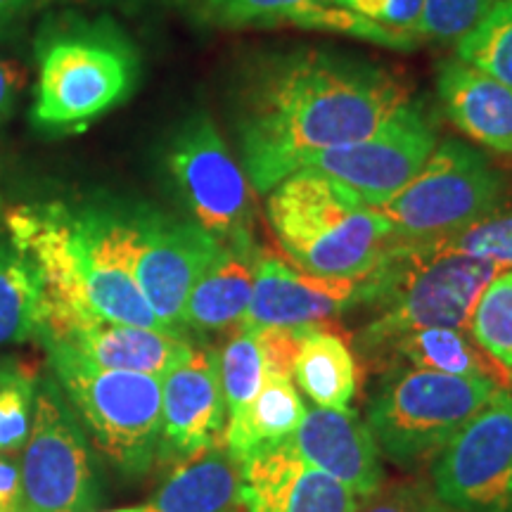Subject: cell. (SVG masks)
Returning <instances> with one entry per match:
<instances>
[{
	"label": "cell",
	"instance_id": "obj_1",
	"mask_svg": "<svg viewBox=\"0 0 512 512\" xmlns=\"http://www.w3.org/2000/svg\"><path fill=\"white\" fill-rule=\"evenodd\" d=\"M408 98L387 67L337 50L249 57L230 105L240 166L256 192H271L318 152L370 136Z\"/></svg>",
	"mask_w": 512,
	"mask_h": 512
},
{
	"label": "cell",
	"instance_id": "obj_28",
	"mask_svg": "<svg viewBox=\"0 0 512 512\" xmlns=\"http://www.w3.org/2000/svg\"><path fill=\"white\" fill-rule=\"evenodd\" d=\"M38 368L15 356L0 358V453L27 444L36 408Z\"/></svg>",
	"mask_w": 512,
	"mask_h": 512
},
{
	"label": "cell",
	"instance_id": "obj_9",
	"mask_svg": "<svg viewBox=\"0 0 512 512\" xmlns=\"http://www.w3.org/2000/svg\"><path fill=\"white\" fill-rule=\"evenodd\" d=\"M505 178L484 152L446 138L434 147L420 174L380 211L394 242L427 245L458 235L503 207Z\"/></svg>",
	"mask_w": 512,
	"mask_h": 512
},
{
	"label": "cell",
	"instance_id": "obj_2",
	"mask_svg": "<svg viewBox=\"0 0 512 512\" xmlns=\"http://www.w3.org/2000/svg\"><path fill=\"white\" fill-rule=\"evenodd\" d=\"M12 245L29 256L46 290V316L98 318L162 330L128 273L107 202L29 204L5 214Z\"/></svg>",
	"mask_w": 512,
	"mask_h": 512
},
{
	"label": "cell",
	"instance_id": "obj_6",
	"mask_svg": "<svg viewBox=\"0 0 512 512\" xmlns=\"http://www.w3.org/2000/svg\"><path fill=\"white\" fill-rule=\"evenodd\" d=\"M498 387L494 382L394 366L368 403V422L380 451L392 463L415 467L444 446L479 413Z\"/></svg>",
	"mask_w": 512,
	"mask_h": 512
},
{
	"label": "cell",
	"instance_id": "obj_17",
	"mask_svg": "<svg viewBox=\"0 0 512 512\" xmlns=\"http://www.w3.org/2000/svg\"><path fill=\"white\" fill-rule=\"evenodd\" d=\"M356 498L304 463L290 441L259 448L242 463V512H356Z\"/></svg>",
	"mask_w": 512,
	"mask_h": 512
},
{
	"label": "cell",
	"instance_id": "obj_10",
	"mask_svg": "<svg viewBox=\"0 0 512 512\" xmlns=\"http://www.w3.org/2000/svg\"><path fill=\"white\" fill-rule=\"evenodd\" d=\"M117 245L147 306L171 335H185V304L221 242L192 221H178L140 204L110 202Z\"/></svg>",
	"mask_w": 512,
	"mask_h": 512
},
{
	"label": "cell",
	"instance_id": "obj_19",
	"mask_svg": "<svg viewBox=\"0 0 512 512\" xmlns=\"http://www.w3.org/2000/svg\"><path fill=\"white\" fill-rule=\"evenodd\" d=\"M437 95L446 119L463 136L512 157V88L448 57L437 67Z\"/></svg>",
	"mask_w": 512,
	"mask_h": 512
},
{
	"label": "cell",
	"instance_id": "obj_34",
	"mask_svg": "<svg viewBox=\"0 0 512 512\" xmlns=\"http://www.w3.org/2000/svg\"><path fill=\"white\" fill-rule=\"evenodd\" d=\"M330 3L356 12V15L370 19V22L382 24V27L392 29L396 34L420 41L418 22L422 0H330Z\"/></svg>",
	"mask_w": 512,
	"mask_h": 512
},
{
	"label": "cell",
	"instance_id": "obj_27",
	"mask_svg": "<svg viewBox=\"0 0 512 512\" xmlns=\"http://www.w3.org/2000/svg\"><path fill=\"white\" fill-rule=\"evenodd\" d=\"M456 57L512 88V0H496L456 43Z\"/></svg>",
	"mask_w": 512,
	"mask_h": 512
},
{
	"label": "cell",
	"instance_id": "obj_30",
	"mask_svg": "<svg viewBox=\"0 0 512 512\" xmlns=\"http://www.w3.org/2000/svg\"><path fill=\"white\" fill-rule=\"evenodd\" d=\"M330 0H200L202 15L216 27H292L304 10Z\"/></svg>",
	"mask_w": 512,
	"mask_h": 512
},
{
	"label": "cell",
	"instance_id": "obj_41",
	"mask_svg": "<svg viewBox=\"0 0 512 512\" xmlns=\"http://www.w3.org/2000/svg\"><path fill=\"white\" fill-rule=\"evenodd\" d=\"M505 512H512V505H510V508H508V510H505Z\"/></svg>",
	"mask_w": 512,
	"mask_h": 512
},
{
	"label": "cell",
	"instance_id": "obj_37",
	"mask_svg": "<svg viewBox=\"0 0 512 512\" xmlns=\"http://www.w3.org/2000/svg\"><path fill=\"white\" fill-rule=\"evenodd\" d=\"M0 512H19V470L8 458H0Z\"/></svg>",
	"mask_w": 512,
	"mask_h": 512
},
{
	"label": "cell",
	"instance_id": "obj_18",
	"mask_svg": "<svg viewBox=\"0 0 512 512\" xmlns=\"http://www.w3.org/2000/svg\"><path fill=\"white\" fill-rule=\"evenodd\" d=\"M304 463L325 472L356 496H370L382 484L380 446L354 411L311 408L290 439Z\"/></svg>",
	"mask_w": 512,
	"mask_h": 512
},
{
	"label": "cell",
	"instance_id": "obj_8",
	"mask_svg": "<svg viewBox=\"0 0 512 512\" xmlns=\"http://www.w3.org/2000/svg\"><path fill=\"white\" fill-rule=\"evenodd\" d=\"M159 152L192 223L221 245L256 252L252 183L211 114L204 110L185 114Z\"/></svg>",
	"mask_w": 512,
	"mask_h": 512
},
{
	"label": "cell",
	"instance_id": "obj_4",
	"mask_svg": "<svg viewBox=\"0 0 512 512\" xmlns=\"http://www.w3.org/2000/svg\"><path fill=\"white\" fill-rule=\"evenodd\" d=\"M266 214L292 264L320 278H363L394 240L380 209L313 169L294 171L275 185Z\"/></svg>",
	"mask_w": 512,
	"mask_h": 512
},
{
	"label": "cell",
	"instance_id": "obj_38",
	"mask_svg": "<svg viewBox=\"0 0 512 512\" xmlns=\"http://www.w3.org/2000/svg\"><path fill=\"white\" fill-rule=\"evenodd\" d=\"M48 3H57V0H0V29L19 22L38 8H46Z\"/></svg>",
	"mask_w": 512,
	"mask_h": 512
},
{
	"label": "cell",
	"instance_id": "obj_15",
	"mask_svg": "<svg viewBox=\"0 0 512 512\" xmlns=\"http://www.w3.org/2000/svg\"><path fill=\"white\" fill-rule=\"evenodd\" d=\"M361 278H320L271 252L254 261V287L242 328H306L354 309Z\"/></svg>",
	"mask_w": 512,
	"mask_h": 512
},
{
	"label": "cell",
	"instance_id": "obj_26",
	"mask_svg": "<svg viewBox=\"0 0 512 512\" xmlns=\"http://www.w3.org/2000/svg\"><path fill=\"white\" fill-rule=\"evenodd\" d=\"M304 415V401L299 399L292 377L264 373V382L247 415V437L252 453L290 439L302 425Z\"/></svg>",
	"mask_w": 512,
	"mask_h": 512
},
{
	"label": "cell",
	"instance_id": "obj_23",
	"mask_svg": "<svg viewBox=\"0 0 512 512\" xmlns=\"http://www.w3.org/2000/svg\"><path fill=\"white\" fill-rule=\"evenodd\" d=\"M406 361L411 368L437 370V373L472 377V380L494 382L503 389H512L510 377L477 347L475 339L465 335V330L453 328H427L403 335L392 344L382 361L384 370Z\"/></svg>",
	"mask_w": 512,
	"mask_h": 512
},
{
	"label": "cell",
	"instance_id": "obj_25",
	"mask_svg": "<svg viewBox=\"0 0 512 512\" xmlns=\"http://www.w3.org/2000/svg\"><path fill=\"white\" fill-rule=\"evenodd\" d=\"M46 318L41 275L12 240H0V347L38 337Z\"/></svg>",
	"mask_w": 512,
	"mask_h": 512
},
{
	"label": "cell",
	"instance_id": "obj_12",
	"mask_svg": "<svg viewBox=\"0 0 512 512\" xmlns=\"http://www.w3.org/2000/svg\"><path fill=\"white\" fill-rule=\"evenodd\" d=\"M432 491L456 512H505L512 505V389L496 394L444 446Z\"/></svg>",
	"mask_w": 512,
	"mask_h": 512
},
{
	"label": "cell",
	"instance_id": "obj_35",
	"mask_svg": "<svg viewBox=\"0 0 512 512\" xmlns=\"http://www.w3.org/2000/svg\"><path fill=\"white\" fill-rule=\"evenodd\" d=\"M252 332L259 344L264 373L294 377V358L302 342V328H254Z\"/></svg>",
	"mask_w": 512,
	"mask_h": 512
},
{
	"label": "cell",
	"instance_id": "obj_21",
	"mask_svg": "<svg viewBox=\"0 0 512 512\" xmlns=\"http://www.w3.org/2000/svg\"><path fill=\"white\" fill-rule=\"evenodd\" d=\"M256 252L221 247L185 304V330L226 332L245 325L254 287Z\"/></svg>",
	"mask_w": 512,
	"mask_h": 512
},
{
	"label": "cell",
	"instance_id": "obj_40",
	"mask_svg": "<svg viewBox=\"0 0 512 512\" xmlns=\"http://www.w3.org/2000/svg\"><path fill=\"white\" fill-rule=\"evenodd\" d=\"M441 512H456V510H451V508H446V505H444V510H441Z\"/></svg>",
	"mask_w": 512,
	"mask_h": 512
},
{
	"label": "cell",
	"instance_id": "obj_5",
	"mask_svg": "<svg viewBox=\"0 0 512 512\" xmlns=\"http://www.w3.org/2000/svg\"><path fill=\"white\" fill-rule=\"evenodd\" d=\"M38 83L31 119L74 128L124 102L138 83V53L110 24H62L36 41Z\"/></svg>",
	"mask_w": 512,
	"mask_h": 512
},
{
	"label": "cell",
	"instance_id": "obj_16",
	"mask_svg": "<svg viewBox=\"0 0 512 512\" xmlns=\"http://www.w3.org/2000/svg\"><path fill=\"white\" fill-rule=\"evenodd\" d=\"M36 339L60 342L100 368L155 375L159 380L188 361L195 349L188 337L171 332L53 313L43 318V328Z\"/></svg>",
	"mask_w": 512,
	"mask_h": 512
},
{
	"label": "cell",
	"instance_id": "obj_33",
	"mask_svg": "<svg viewBox=\"0 0 512 512\" xmlns=\"http://www.w3.org/2000/svg\"><path fill=\"white\" fill-rule=\"evenodd\" d=\"M444 503L434 496L432 484L420 477L382 482L366 496L356 512H441Z\"/></svg>",
	"mask_w": 512,
	"mask_h": 512
},
{
	"label": "cell",
	"instance_id": "obj_36",
	"mask_svg": "<svg viewBox=\"0 0 512 512\" xmlns=\"http://www.w3.org/2000/svg\"><path fill=\"white\" fill-rule=\"evenodd\" d=\"M29 83V72L22 62L0 55V124L15 112L17 100L22 98Z\"/></svg>",
	"mask_w": 512,
	"mask_h": 512
},
{
	"label": "cell",
	"instance_id": "obj_39",
	"mask_svg": "<svg viewBox=\"0 0 512 512\" xmlns=\"http://www.w3.org/2000/svg\"><path fill=\"white\" fill-rule=\"evenodd\" d=\"M110 512H143V508H121V510H110Z\"/></svg>",
	"mask_w": 512,
	"mask_h": 512
},
{
	"label": "cell",
	"instance_id": "obj_29",
	"mask_svg": "<svg viewBox=\"0 0 512 512\" xmlns=\"http://www.w3.org/2000/svg\"><path fill=\"white\" fill-rule=\"evenodd\" d=\"M470 335L512 382V271L498 273L479 297Z\"/></svg>",
	"mask_w": 512,
	"mask_h": 512
},
{
	"label": "cell",
	"instance_id": "obj_11",
	"mask_svg": "<svg viewBox=\"0 0 512 512\" xmlns=\"http://www.w3.org/2000/svg\"><path fill=\"white\" fill-rule=\"evenodd\" d=\"M437 145V126L425 102L408 98L370 136L318 152L304 169L330 176L380 209L420 174Z\"/></svg>",
	"mask_w": 512,
	"mask_h": 512
},
{
	"label": "cell",
	"instance_id": "obj_24",
	"mask_svg": "<svg viewBox=\"0 0 512 512\" xmlns=\"http://www.w3.org/2000/svg\"><path fill=\"white\" fill-rule=\"evenodd\" d=\"M264 382V363L254 332L240 328L221 351V387L226 401L223 444L240 463L252 453L247 437V415Z\"/></svg>",
	"mask_w": 512,
	"mask_h": 512
},
{
	"label": "cell",
	"instance_id": "obj_20",
	"mask_svg": "<svg viewBox=\"0 0 512 512\" xmlns=\"http://www.w3.org/2000/svg\"><path fill=\"white\" fill-rule=\"evenodd\" d=\"M242 463L216 444L174 463L143 512H240Z\"/></svg>",
	"mask_w": 512,
	"mask_h": 512
},
{
	"label": "cell",
	"instance_id": "obj_7",
	"mask_svg": "<svg viewBox=\"0 0 512 512\" xmlns=\"http://www.w3.org/2000/svg\"><path fill=\"white\" fill-rule=\"evenodd\" d=\"M41 344L100 451L128 475H145L162 434V380L100 368L53 339Z\"/></svg>",
	"mask_w": 512,
	"mask_h": 512
},
{
	"label": "cell",
	"instance_id": "obj_22",
	"mask_svg": "<svg viewBox=\"0 0 512 512\" xmlns=\"http://www.w3.org/2000/svg\"><path fill=\"white\" fill-rule=\"evenodd\" d=\"M294 380L316 408L347 411L358 380L356 356L347 335L332 323L302 328Z\"/></svg>",
	"mask_w": 512,
	"mask_h": 512
},
{
	"label": "cell",
	"instance_id": "obj_13",
	"mask_svg": "<svg viewBox=\"0 0 512 512\" xmlns=\"http://www.w3.org/2000/svg\"><path fill=\"white\" fill-rule=\"evenodd\" d=\"M91 456L81 430L50 384L36 394L19 470V512H88L95 505Z\"/></svg>",
	"mask_w": 512,
	"mask_h": 512
},
{
	"label": "cell",
	"instance_id": "obj_3",
	"mask_svg": "<svg viewBox=\"0 0 512 512\" xmlns=\"http://www.w3.org/2000/svg\"><path fill=\"white\" fill-rule=\"evenodd\" d=\"M503 273L494 261L475 259L427 242H394L358 285L356 306L373 318L356 332L354 349L363 370H382L396 339L427 328H470L486 285Z\"/></svg>",
	"mask_w": 512,
	"mask_h": 512
},
{
	"label": "cell",
	"instance_id": "obj_14",
	"mask_svg": "<svg viewBox=\"0 0 512 512\" xmlns=\"http://www.w3.org/2000/svg\"><path fill=\"white\" fill-rule=\"evenodd\" d=\"M226 434V401L221 387V354L192 349L190 358L162 380V434L157 458L178 463Z\"/></svg>",
	"mask_w": 512,
	"mask_h": 512
},
{
	"label": "cell",
	"instance_id": "obj_32",
	"mask_svg": "<svg viewBox=\"0 0 512 512\" xmlns=\"http://www.w3.org/2000/svg\"><path fill=\"white\" fill-rule=\"evenodd\" d=\"M494 3L496 0H422L420 41L458 43Z\"/></svg>",
	"mask_w": 512,
	"mask_h": 512
},
{
	"label": "cell",
	"instance_id": "obj_31",
	"mask_svg": "<svg viewBox=\"0 0 512 512\" xmlns=\"http://www.w3.org/2000/svg\"><path fill=\"white\" fill-rule=\"evenodd\" d=\"M437 245L475 259L494 261L503 271H512V207H501L463 233L439 240Z\"/></svg>",
	"mask_w": 512,
	"mask_h": 512
}]
</instances>
